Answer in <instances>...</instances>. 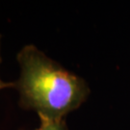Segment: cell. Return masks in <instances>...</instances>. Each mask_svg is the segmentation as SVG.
I'll use <instances>...</instances> for the list:
<instances>
[{"label":"cell","mask_w":130,"mask_h":130,"mask_svg":"<svg viewBox=\"0 0 130 130\" xmlns=\"http://www.w3.org/2000/svg\"><path fill=\"white\" fill-rule=\"evenodd\" d=\"M20 73L14 82L19 106L32 110L40 119L63 120L88 98L90 88L80 76L64 69L34 44L19 51Z\"/></svg>","instance_id":"6da1fadb"},{"label":"cell","mask_w":130,"mask_h":130,"mask_svg":"<svg viewBox=\"0 0 130 130\" xmlns=\"http://www.w3.org/2000/svg\"><path fill=\"white\" fill-rule=\"evenodd\" d=\"M41 125L36 130H70L66 121L63 120H47L40 119Z\"/></svg>","instance_id":"7a4b0ae2"},{"label":"cell","mask_w":130,"mask_h":130,"mask_svg":"<svg viewBox=\"0 0 130 130\" xmlns=\"http://www.w3.org/2000/svg\"><path fill=\"white\" fill-rule=\"evenodd\" d=\"M1 35H0V64H1ZM8 88H14V82H4L0 78V90Z\"/></svg>","instance_id":"3957f363"}]
</instances>
